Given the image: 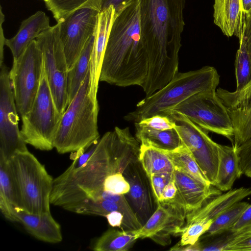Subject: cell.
<instances>
[{"mask_svg":"<svg viewBox=\"0 0 251 251\" xmlns=\"http://www.w3.org/2000/svg\"><path fill=\"white\" fill-rule=\"evenodd\" d=\"M139 0L141 35L148 57V75L142 89L148 97L178 72L186 0Z\"/></svg>","mask_w":251,"mask_h":251,"instance_id":"obj_1","label":"cell"},{"mask_svg":"<svg viewBox=\"0 0 251 251\" xmlns=\"http://www.w3.org/2000/svg\"><path fill=\"white\" fill-rule=\"evenodd\" d=\"M140 148L129 127L116 126L100 138L83 165L75 168L72 163L63 173L69 180L68 193L75 209L94 201L105 177L123 174L131 162L138 159Z\"/></svg>","mask_w":251,"mask_h":251,"instance_id":"obj_2","label":"cell"},{"mask_svg":"<svg viewBox=\"0 0 251 251\" xmlns=\"http://www.w3.org/2000/svg\"><path fill=\"white\" fill-rule=\"evenodd\" d=\"M148 73V54L141 35L140 0H135L116 14L100 81L119 87L137 85L142 88Z\"/></svg>","mask_w":251,"mask_h":251,"instance_id":"obj_3","label":"cell"},{"mask_svg":"<svg viewBox=\"0 0 251 251\" xmlns=\"http://www.w3.org/2000/svg\"><path fill=\"white\" fill-rule=\"evenodd\" d=\"M97 96L91 87L89 69L62 115L54 140V148L58 153L82 152L100 139Z\"/></svg>","mask_w":251,"mask_h":251,"instance_id":"obj_4","label":"cell"},{"mask_svg":"<svg viewBox=\"0 0 251 251\" xmlns=\"http://www.w3.org/2000/svg\"><path fill=\"white\" fill-rule=\"evenodd\" d=\"M220 76L212 66L184 73L178 72L166 85L139 101L124 119L138 123L156 115L169 116L176 106L196 94L216 90Z\"/></svg>","mask_w":251,"mask_h":251,"instance_id":"obj_5","label":"cell"},{"mask_svg":"<svg viewBox=\"0 0 251 251\" xmlns=\"http://www.w3.org/2000/svg\"><path fill=\"white\" fill-rule=\"evenodd\" d=\"M7 163L21 210L35 214L50 212L53 179L45 166L28 151L17 152Z\"/></svg>","mask_w":251,"mask_h":251,"instance_id":"obj_6","label":"cell"},{"mask_svg":"<svg viewBox=\"0 0 251 251\" xmlns=\"http://www.w3.org/2000/svg\"><path fill=\"white\" fill-rule=\"evenodd\" d=\"M62 115L55 104L43 63L36 99L30 110L21 117L20 132L24 141L41 151L52 150Z\"/></svg>","mask_w":251,"mask_h":251,"instance_id":"obj_7","label":"cell"},{"mask_svg":"<svg viewBox=\"0 0 251 251\" xmlns=\"http://www.w3.org/2000/svg\"><path fill=\"white\" fill-rule=\"evenodd\" d=\"M179 113L208 132L234 142V129L228 110L216 93L208 91L194 95L176 106L169 115Z\"/></svg>","mask_w":251,"mask_h":251,"instance_id":"obj_8","label":"cell"},{"mask_svg":"<svg viewBox=\"0 0 251 251\" xmlns=\"http://www.w3.org/2000/svg\"><path fill=\"white\" fill-rule=\"evenodd\" d=\"M43 63V53L36 40L13 61L9 76L17 109L21 117L30 110L36 99Z\"/></svg>","mask_w":251,"mask_h":251,"instance_id":"obj_9","label":"cell"},{"mask_svg":"<svg viewBox=\"0 0 251 251\" xmlns=\"http://www.w3.org/2000/svg\"><path fill=\"white\" fill-rule=\"evenodd\" d=\"M59 26L57 23L36 40L43 53L45 69L55 104L62 115L69 104L67 92L68 68L60 37Z\"/></svg>","mask_w":251,"mask_h":251,"instance_id":"obj_10","label":"cell"},{"mask_svg":"<svg viewBox=\"0 0 251 251\" xmlns=\"http://www.w3.org/2000/svg\"><path fill=\"white\" fill-rule=\"evenodd\" d=\"M175 123L182 145L191 153L210 184L214 185L220 160V144L208 135V131L192 122L185 116H169Z\"/></svg>","mask_w":251,"mask_h":251,"instance_id":"obj_11","label":"cell"},{"mask_svg":"<svg viewBox=\"0 0 251 251\" xmlns=\"http://www.w3.org/2000/svg\"><path fill=\"white\" fill-rule=\"evenodd\" d=\"M0 158L8 161L28 151L19 128V117L8 67L0 65Z\"/></svg>","mask_w":251,"mask_h":251,"instance_id":"obj_12","label":"cell"},{"mask_svg":"<svg viewBox=\"0 0 251 251\" xmlns=\"http://www.w3.org/2000/svg\"><path fill=\"white\" fill-rule=\"evenodd\" d=\"M100 12L98 6L86 5L76 9L58 22L68 71L73 68L87 41L95 34Z\"/></svg>","mask_w":251,"mask_h":251,"instance_id":"obj_13","label":"cell"},{"mask_svg":"<svg viewBox=\"0 0 251 251\" xmlns=\"http://www.w3.org/2000/svg\"><path fill=\"white\" fill-rule=\"evenodd\" d=\"M187 212L178 194L170 202H157V208L142 228L139 238H150L162 246L171 242L172 235L181 234Z\"/></svg>","mask_w":251,"mask_h":251,"instance_id":"obj_14","label":"cell"},{"mask_svg":"<svg viewBox=\"0 0 251 251\" xmlns=\"http://www.w3.org/2000/svg\"><path fill=\"white\" fill-rule=\"evenodd\" d=\"M123 175L130 185V190L126 195L143 225L157 206L150 179L139 159L131 162L124 171Z\"/></svg>","mask_w":251,"mask_h":251,"instance_id":"obj_15","label":"cell"},{"mask_svg":"<svg viewBox=\"0 0 251 251\" xmlns=\"http://www.w3.org/2000/svg\"><path fill=\"white\" fill-rule=\"evenodd\" d=\"M174 180L187 213L200 207L208 199L222 194L215 186L204 183L174 168Z\"/></svg>","mask_w":251,"mask_h":251,"instance_id":"obj_16","label":"cell"},{"mask_svg":"<svg viewBox=\"0 0 251 251\" xmlns=\"http://www.w3.org/2000/svg\"><path fill=\"white\" fill-rule=\"evenodd\" d=\"M115 16V10L112 5L100 11L98 16L89 67L91 87L97 92L104 54Z\"/></svg>","mask_w":251,"mask_h":251,"instance_id":"obj_17","label":"cell"},{"mask_svg":"<svg viewBox=\"0 0 251 251\" xmlns=\"http://www.w3.org/2000/svg\"><path fill=\"white\" fill-rule=\"evenodd\" d=\"M251 195V188L240 187L211 197L199 208L187 213L185 225L202 219L213 222L224 211Z\"/></svg>","mask_w":251,"mask_h":251,"instance_id":"obj_18","label":"cell"},{"mask_svg":"<svg viewBox=\"0 0 251 251\" xmlns=\"http://www.w3.org/2000/svg\"><path fill=\"white\" fill-rule=\"evenodd\" d=\"M50 27L49 17L42 11L36 12L24 20L17 33L5 40L4 44L10 50L13 60H17L32 41Z\"/></svg>","mask_w":251,"mask_h":251,"instance_id":"obj_19","label":"cell"},{"mask_svg":"<svg viewBox=\"0 0 251 251\" xmlns=\"http://www.w3.org/2000/svg\"><path fill=\"white\" fill-rule=\"evenodd\" d=\"M214 23L228 37L239 39L244 32L246 16L242 0H214Z\"/></svg>","mask_w":251,"mask_h":251,"instance_id":"obj_20","label":"cell"},{"mask_svg":"<svg viewBox=\"0 0 251 251\" xmlns=\"http://www.w3.org/2000/svg\"><path fill=\"white\" fill-rule=\"evenodd\" d=\"M16 215L18 222L37 239L53 244L62 241L60 226L52 217L50 212L35 214L19 210L16 211Z\"/></svg>","mask_w":251,"mask_h":251,"instance_id":"obj_21","label":"cell"},{"mask_svg":"<svg viewBox=\"0 0 251 251\" xmlns=\"http://www.w3.org/2000/svg\"><path fill=\"white\" fill-rule=\"evenodd\" d=\"M0 209L4 217L18 222L17 210H21L18 194L9 170L7 161L0 158Z\"/></svg>","mask_w":251,"mask_h":251,"instance_id":"obj_22","label":"cell"},{"mask_svg":"<svg viewBox=\"0 0 251 251\" xmlns=\"http://www.w3.org/2000/svg\"><path fill=\"white\" fill-rule=\"evenodd\" d=\"M135 137L141 145L164 151L175 150L182 145L180 137L174 128L157 130L135 123Z\"/></svg>","mask_w":251,"mask_h":251,"instance_id":"obj_23","label":"cell"},{"mask_svg":"<svg viewBox=\"0 0 251 251\" xmlns=\"http://www.w3.org/2000/svg\"><path fill=\"white\" fill-rule=\"evenodd\" d=\"M240 176L239 160L235 147L220 144V160L214 186L221 191H229Z\"/></svg>","mask_w":251,"mask_h":251,"instance_id":"obj_24","label":"cell"},{"mask_svg":"<svg viewBox=\"0 0 251 251\" xmlns=\"http://www.w3.org/2000/svg\"><path fill=\"white\" fill-rule=\"evenodd\" d=\"M138 239L137 231L109 229L95 241L91 249L95 251H126Z\"/></svg>","mask_w":251,"mask_h":251,"instance_id":"obj_25","label":"cell"},{"mask_svg":"<svg viewBox=\"0 0 251 251\" xmlns=\"http://www.w3.org/2000/svg\"><path fill=\"white\" fill-rule=\"evenodd\" d=\"M95 34L87 41L73 68L68 71L67 92L69 103L76 95L89 71L90 60L95 38Z\"/></svg>","mask_w":251,"mask_h":251,"instance_id":"obj_26","label":"cell"},{"mask_svg":"<svg viewBox=\"0 0 251 251\" xmlns=\"http://www.w3.org/2000/svg\"><path fill=\"white\" fill-rule=\"evenodd\" d=\"M138 159L146 174L174 172V166L166 153L152 147L140 144Z\"/></svg>","mask_w":251,"mask_h":251,"instance_id":"obj_27","label":"cell"},{"mask_svg":"<svg viewBox=\"0 0 251 251\" xmlns=\"http://www.w3.org/2000/svg\"><path fill=\"white\" fill-rule=\"evenodd\" d=\"M164 151L169 157L174 168L204 183L211 185L191 153L183 145L175 150Z\"/></svg>","mask_w":251,"mask_h":251,"instance_id":"obj_28","label":"cell"},{"mask_svg":"<svg viewBox=\"0 0 251 251\" xmlns=\"http://www.w3.org/2000/svg\"><path fill=\"white\" fill-rule=\"evenodd\" d=\"M227 110L234 129L232 145L236 148L251 136V101L241 108Z\"/></svg>","mask_w":251,"mask_h":251,"instance_id":"obj_29","label":"cell"},{"mask_svg":"<svg viewBox=\"0 0 251 251\" xmlns=\"http://www.w3.org/2000/svg\"><path fill=\"white\" fill-rule=\"evenodd\" d=\"M239 47L235 61L236 90L242 89L251 79V56L244 36L239 39Z\"/></svg>","mask_w":251,"mask_h":251,"instance_id":"obj_30","label":"cell"},{"mask_svg":"<svg viewBox=\"0 0 251 251\" xmlns=\"http://www.w3.org/2000/svg\"><path fill=\"white\" fill-rule=\"evenodd\" d=\"M249 205V203L245 201L235 203L217 217L204 234H207L208 236L229 230Z\"/></svg>","mask_w":251,"mask_h":251,"instance_id":"obj_31","label":"cell"},{"mask_svg":"<svg viewBox=\"0 0 251 251\" xmlns=\"http://www.w3.org/2000/svg\"><path fill=\"white\" fill-rule=\"evenodd\" d=\"M45 3L57 23L76 9L86 5H97L100 8V0H49Z\"/></svg>","mask_w":251,"mask_h":251,"instance_id":"obj_32","label":"cell"},{"mask_svg":"<svg viewBox=\"0 0 251 251\" xmlns=\"http://www.w3.org/2000/svg\"><path fill=\"white\" fill-rule=\"evenodd\" d=\"M216 93L227 109L241 108L251 101V79L240 90L230 92L219 88L216 89Z\"/></svg>","mask_w":251,"mask_h":251,"instance_id":"obj_33","label":"cell"},{"mask_svg":"<svg viewBox=\"0 0 251 251\" xmlns=\"http://www.w3.org/2000/svg\"><path fill=\"white\" fill-rule=\"evenodd\" d=\"M212 221L202 219L185 225L181 233L179 246L194 244L197 242L208 229Z\"/></svg>","mask_w":251,"mask_h":251,"instance_id":"obj_34","label":"cell"},{"mask_svg":"<svg viewBox=\"0 0 251 251\" xmlns=\"http://www.w3.org/2000/svg\"><path fill=\"white\" fill-rule=\"evenodd\" d=\"M240 233L233 232L230 230L215 234V238L204 243L201 242V251H225L226 247Z\"/></svg>","mask_w":251,"mask_h":251,"instance_id":"obj_35","label":"cell"},{"mask_svg":"<svg viewBox=\"0 0 251 251\" xmlns=\"http://www.w3.org/2000/svg\"><path fill=\"white\" fill-rule=\"evenodd\" d=\"M235 149L239 160L240 176L244 175L251 178V136Z\"/></svg>","mask_w":251,"mask_h":251,"instance_id":"obj_36","label":"cell"},{"mask_svg":"<svg viewBox=\"0 0 251 251\" xmlns=\"http://www.w3.org/2000/svg\"><path fill=\"white\" fill-rule=\"evenodd\" d=\"M156 198L159 201L164 187L174 180V172H164L154 174L148 176Z\"/></svg>","mask_w":251,"mask_h":251,"instance_id":"obj_37","label":"cell"},{"mask_svg":"<svg viewBox=\"0 0 251 251\" xmlns=\"http://www.w3.org/2000/svg\"><path fill=\"white\" fill-rule=\"evenodd\" d=\"M138 123L141 126L157 130H166L175 127V123L169 116L158 115L144 119Z\"/></svg>","mask_w":251,"mask_h":251,"instance_id":"obj_38","label":"cell"},{"mask_svg":"<svg viewBox=\"0 0 251 251\" xmlns=\"http://www.w3.org/2000/svg\"><path fill=\"white\" fill-rule=\"evenodd\" d=\"M225 251H251V232H245L237 235Z\"/></svg>","mask_w":251,"mask_h":251,"instance_id":"obj_39","label":"cell"},{"mask_svg":"<svg viewBox=\"0 0 251 251\" xmlns=\"http://www.w3.org/2000/svg\"><path fill=\"white\" fill-rule=\"evenodd\" d=\"M251 227V204L243 211L241 216L229 229L233 232L243 233Z\"/></svg>","mask_w":251,"mask_h":251,"instance_id":"obj_40","label":"cell"},{"mask_svg":"<svg viewBox=\"0 0 251 251\" xmlns=\"http://www.w3.org/2000/svg\"><path fill=\"white\" fill-rule=\"evenodd\" d=\"M135 0H100V11L111 5L113 6L115 13L117 14Z\"/></svg>","mask_w":251,"mask_h":251,"instance_id":"obj_41","label":"cell"},{"mask_svg":"<svg viewBox=\"0 0 251 251\" xmlns=\"http://www.w3.org/2000/svg\"><path fill=\"white\" fill-rule=\"evenodd\" d=\"M178 194L176 186L174 180L170 181L164 187L161 199L157 202H170L174 201Z\"/></svg>","mask_w":251,"mask_h":251,"instance_id":"obj_42","label":"cell"},{"mask_svg":"<svg viewBox=\"0 0 251 251\" xmlns=\"http://www.w3.org/2000/svg\"><path fill=\"white\" fill-rule=\"evenodd\" d=\"M105 217L111 226L118 227L123 229L124 225V216L122 212L113 211L106 214Z\"/></svg>","mask_w":251,"mask_h":251,"instance_id":"obj_43","label":"cell"},{"mask_svg":"<svg viewBox=\"0 0 251 251\" xmlns=\"http://www.w3.org/2000/svg\"><path fill=\"white\" fill-rule=\"evenodd\" d=\"M244 36L251 56V16L245 18Z\"/></svg>","mask_w":251,"mask_h":251,"instance_id":"obj_44","label":"cell"},{"mask_svg":"<svg viewBox=\"0 0 251 251\" xmlns=\"http://www.w3.org/2000/svg\"><path fill=\"white\" fill-rule=\"evenodd\" d=\"M201 245L199 240L195 244L179 246L177 244L172 247L170 251H201Z\"/></svg>","mask_w":251,"mask_h":251,"instance_id":"obj_45","label":"cell"},{"mask_svg":"<svg viewBox=\"0 0 251 251\" xmlns=\"http://www.w3.org/2000/svg\"><path fill=\"white\" fill-rule=\"evenodd\" d=\"M242 7L246 17L251 16V0H242Z\"/></svg>","mask_w":251,"mask_h":251,"instance_id":"obj_46","label":"cell"},{"mask_svg":"<svg viewBox=\"0 0 251 251\" xmlns=\"http://www.w3.org/2000/svg\"><path fill=\"white\" fill-rule=\"evenodd\" d=\"M245 232H251V227L249 229H248L247 231H246Z\"/></svg>","mask_w":251,"mask_h":251,"instance_id":"obj_47","label":"cell"},{"mask_svg":"<svg viewBox=\"0 0 251 251\" xmlns=\"http://www.w3.org/2000/svg\"><path fill=\"white\" fill-rule=\"evenodd\" d=\"M45 2H47L49 0H43Z\"/></svg>","mask_w":251,"mask_h":251,"instance_id":"obj_48","label":"cell"}]
</instances>
